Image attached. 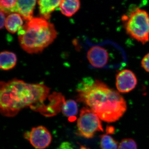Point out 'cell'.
Masks as SVG:
<instances>
[{"mask_svg":"<svg viewBox=\"0 0 149 149\" xmlns=\"http://www.w3.org/2000/svg\"><path fill=\"white\" fill-rule=\"evenodd\" d=\"M62 0H38L40 13L42 17L48 20L51 14L60 5Z\"/></svg>","mask_w":149,"mask_h":149,"instance_id":"10","label":"cell"},{"mask_svg":"<svg viewBox=\"0 0 149 149\" xmlns=\"http://www.w3.org/2000/svg\"><path fill=\"white\" fill-rule=\"evenodd\" d=\"M118 149H138V147L133 139H126L121 141Z\"/></svg>","mask_w":149,"mask_h":149,"instance_id":"17","label":"cell"},{"mask_svg":"<svg viewBox=\"0 0 149 149\" xmlns=\"http://www.w3.org/2000/svg\"><path fill=\"white\" fill-rule=\"evenodd\" d=\"M60 9L62 13L65 16L71 17L80 8V0H62Z\"/></svg>","mask_w":149,"mask_h":149,"instance_id":"12","label":"cell"},{"mask_svg":"<svg viewBox=\"0 0 149 149\" xmlns=\"http://www.w3.org/2000/svg\"><path fill=\"white\" fill-rule=\"evenodd\" d=\"M100 146L102 149H118V143L111 136L103 134L100 136Z\"/></svg>","mask_w":149,"mask_h":149,"instance_id":"15","label":"cell"},{"mask_svg":"<svg viewBox=\"0 0 149 149\" xmlns=\"http://www.w3.org/2000/svg\"><path fill=\"white\" fill-rule=\"evenodd\" d=\"M53 24L43 17H35L27 21L18 32L22 49L29 54L41 52L56 38Z\"/></svg>","mask_w":149,"mask_h":149,"instance_id":"3","label":"cell"},{"mask_svg":"<svg viewBox=\"0 0 149 149\" xmlns=\"http://www.w3.org/2000/svg\"><path fill=\"white\" fill-rule=\"evenodd\" d=\"M49 92V88L43 84H29L18 79L1 82V113L5 116H14L21 110L29 107L41 113Z\"/></svg>","mask_w":149,"mask_h":149,"instance_id":"2","label":"cell"},{"mask_svg":"<svg viewBox=\"0 0 149 149\" xmlns=\"http://www.w3.org/2000/svg\"><path fill=\"white\" fill-rule=\"evenodd\" d=\"M17 0H1V10L5 13H11Z\"/></svg>","mask_w":149,"mask_h":149,"instance_id":"16","label":"cell"},{"mask_svg":"<svg viewBox=\"0 0 149 149\" xmlns=\"http://www.w3.org/2000/svg\"><path fill=\"white\" fill-rule=\"evenodd\" d=\"M6 15L5 13L2 10H1V25H0V27L1 29H2L5 26L6 22Z\"/></svg>","mask_w":149,"mask_h":149,"instance_id":"19","label":"cell"},{"mask_svg":"<svg viewBox=\"0 0 149 149\" xmlns=\"http://www.w3.org/2000/svg\"><path fill=\"white\" fill-rule=\"evenodd\" d=\"M23 24L21 15L19 14L13 13L10 14L7 17L5 27L9 32L15 34L20 30Z\"/></svg>","mask_w":149,"mask_h":149,"instance_id":"11","label":"cell"},{"mask_svg":"<svg viewBox=\"0 0 149 149\" xmlns=\"http://www.w3.org/2000/svg\"><path fill=\"white\" fill-rule=\"evenodd\" d=\"M17 58L14 53L8 51H3L0 55V68L4 70L13 68L16 65Z\"/></svg>","mask_w":149,"mask_h":149,"instance_id":"13","label":"cell"},{"mask_svg":"<svg viewBox=\"0 0 149 149\" xmlns=\"http://www.w3.org/2000/svg\"><path fill=\"white\" fill-rule=\"evenodd\" d=\"M137 83L136 75L129 70H121L116 75V87L119 93H129L136 88Z\"/></svg>","mask_w":149,"mask_h":149,"instance_id":"7","label":"cell"},{"mask_svg":"<svg viewBox=\"0 0 149 149\" xmlns=\"http://www.w3.org/2000/svg\"><path fill=\"white\" fill-rule=\"evenodd\" d=\"M125 30L130 37L145 44L149 41V14L139 8L122 17Z\"/></svg>","mask_w":149,"mask_h":149,"instance_id":"4","label":"cell"},{"mask_svg":"<svg viewBox=\"0 0 149 149\" xmlns=\"http://www.w3.org/2000/svg\"><path fill=\"white\" fill-rule=\"evenodd\" d=\"M87 57L89 62L93 67L100 68L106 65L109 55L104 48L95 46L92 47L88 51Z\"/></svg>","mask_w":149,"mask_h":149,"instance_id":"8","label":"cell"},{"mask_svg":"<svg viewBox=\"0 0 149 149\" xmlns=\"http://www.w3.org/2000/svg\"><path fill=\"white\" fill-rule=\"evenodd\" d=\"M60 149H72L69 143H65L62 144L59 148Z\"/></svg>","mask_w":149,"mask_h":149,"instance_id":"20","label":"cell"},{"mask_svg":"<svg viewBox=\"0 0 149 149\" xmlns=\"http://www.w3.org/2000/svg\"><path fill=\"white\" fill-rule=\"evenodd\" d=\"M36 2L37 0H17L11 13L19 14L24 20L29 21L33 18Z\"/></svg>","mask_w":149,"mask_h":149,"instance_id":"9","label":"cell"},{"mask_svg":"<svg viewBox=\"0 0 149 149\" xmlns=\"http://www.w3.org/2000/svg\"><path fill=\"white\" fill-rule=\"evenodd\" d=\"M78 100L83 102L105 122H115L127 109L120 93L98 80L86 77L77 86Z\"/></svg>","mask_w":149,"mask_h":149,"instance_id":"1","label":"cell"},{"mask_svg":"<svg viewBox=\"0 0 149 149\" xmlns=\"http://www.w3.org/2000/svg\"><path fill=\"white\" fill-rule=\"evenodd\" d=\"M61 110L63 114L68 118L70 121H74L78 113L77 103L72 100L65 101L63 105Z\"/></svg>","mask_w":149,"mask_h":149,"instance_id":"14","label":"cell"},{"mask_svg":"<svg viewBox=\"0 0 149 149\" xmlns=\"http://www.w3.org/2000/svg\"><path fill=\"white\" fill-rule=\"evenodd\" d=\"M24 138L37 149H44L49 146L52 137L48 129L43 126L34 127L24 135Z\"/></svg>","mask_w":149,"mask_h":149,"instance_id":"6","label":"cell"},{"mask_svg":"<svg viewBox=\"0 0 149 149\" xmlns=\"http://www.w3.org/2000/svg\"><path fill=\"white\" fill-rule=\"evenodd\" d=\"M141 65L145 70L149 72V53L147 54L142 59Z\"/></svg>","mask_w":149,"mask_h":149,"instance_id":"18","label":"cell"},{"mask_svg":"<svg viewBox=\"0 0 149 149\" xmlns=\"http://www.w3.org/2000/svg\"><path fill=\"white\" fill-rule=\"evenodd\" d=\"M77 132L87 139L93 138L96 133L103 131L100 118L91 109L83 107L77 121Z\"/></svg>","mask_w":149,"mask_h":149,"instance_id":"5","label":"cell"}]
</instances>
